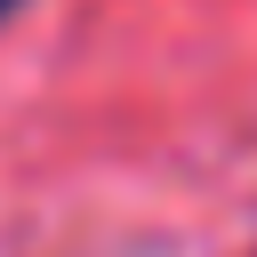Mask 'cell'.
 <instances>
[{
  "instance_id": "obj_1",
  "label": "cell",
  "mask_w": 257,
  "mask_h": 257,
  "mask_svg": "<svg viewBox=\"0 0 257 257\" xmlns=\"http://www.w3.org/2000/svg\"><path fill=\"white\" fill-rule=\"evenodd\" d=\"M16 8H32V0H0V24H8V16H16Z\"/></svg>"
}]
</instances>
